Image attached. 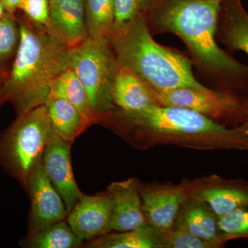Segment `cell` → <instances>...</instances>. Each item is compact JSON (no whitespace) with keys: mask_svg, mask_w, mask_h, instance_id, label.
I'll return each instance as SVG.
<instances>
[{"mask_svg":"<svg viewBox=\"0 0 248 248\" xmlns=\"http://www.w3.org/2000/svg\"><path fill=\"white\" fill-rule=\"evenodd\" d=\"M190 195L205 202L217 216L248 205V182L213 174L188 180Z\"/></svg>","mask_w":248,"mask_h":248,"instance_id":"cell-12","label":"cell"},{"mask_svg":"<svg viewBox=\"0 0 248 248\" xmlns=\"http://www.w3.org/2000/svg\"><path fill=\"white\" fill-rule=\"evenodd\" d=\"M139 190L147 221L160 234L174 227L179 210L190 196L188 180L179 184L140 182Z\"/></svg>","mask_w":248,"mask_h":248,"instance_id":"cell-8","label":"cell"},{"mask_svg":"<svg viewBox=\"0 0 248 248\" xmlns=\"http://www.w3.org/2000/svg\"><path fill=\"white\" fill-rule=\"evenodd\" d=\"M85 245L93 248H164L162 236L151 226L134 231L110 232Z\"/></svg>","mask_w":248,"mask_h":248,"instance_id":"cell-19","label":"cell"},{"mask_svg":"<svg viewBox=\"0 0 248 248\" xmlns=\"http://www.w3.org/2000/svg\"><path fill=\"white\" fill-rule=\"evenodd\" d=\"M246 124H247L248 125V128H247V135H248V121L246 122Z\"/></svg>","mask_w":248,"mask_h":248,"instance_id":"cell-31","label":"cell"},{"mask_svg":"<svg viewBox=\"0 0 248 248\" xmlns=\"http://www.w3.org/2000/svg\"><path fill=\"white\" fill-rule=\"evenodd\" d=\"M151 0H115L113 32L123 29L137 16L144 14Z\"/></svg>","mask_w":248,"mask_h":248,"instance_id":"cell-25","label":"cell"},{"mask_svg":"<svg viewBox=\"0 0 248 248\" xmlns=\"http://www.w3.org/2000/svg\"><path fill=\"white\" fill-rule=\"evenodd\" d=\"M140 180L130 178L112 182L106 190L113 203L112 231L124 232L141 229L150 226L143 212Z\"/></svg>","mask_w":248,"mask_h":248,"instance_id":"cell-13","label":"cell"},{"mask_svg":"<svg viewBox=\"0 0 248 248\" xmlns=\"http://www.w3.org/2000/svg\"><path fill=\"white\" fill-rule=\"evenodd\" d=\"M68 66L86 89L95 123H102L116 107L112 91L120 66L108 39L89 37L72 47Z\"/></svg>","mask_w":248,"mask_h":248,"instance_id":"cell-6","label":"cell"},{"mask_svg":"<svg viewBox=\"0 0 248 248\" xmlns=\"http://www.w3.org/2000/svg\"><path fill=\"white\" fill-rule=\"evenodd\" d=\"M71 144L62 140L53 130L42 159L46 174L61 196L68 213L84 195L78 187L73 174Z\"/></svg>","mask_w":248,"mask_h":248,"instance_id":"cell-10","label":"cell"},{"mask_svg":"<svg viewBox=\"0 0 248 248\" xmlns=\"http://www.w3.org/2000/svg\"><path fill=\"white\" fill-rule=\"evenodd\" d=\"M53 130L44 104L17 116L0 135V165L25 189L31 174L42 162Z\"/></svg>","mask_w":248,"mask_h":248,"instance_id":"cell-5","label":"cell"},{"mask_svg":"<svg viewBox=\"0 0 248 248\" xmlns=\"http://www.w3.org/2000/svg\"><path fill=\"white\" fill-rule=\"evenodd\" d=\"M50 22L47 30L68 46L89 37L85 0H48Z\"/></svg>","mask_w":248,"mask_h":248,"instance_id":"cell-14","label":"cell"},{"mask_svg":"<svg viewBox=\"0 0 248 248\" xmlns=\"http://www.w3.org/2000/svg\"><path fill=\"white\" fill-rule=\"evenodd\" d=\"M21 40L20 28L16 15L6 13L0 19V69L14 60Z\"/></svg>","mask_w":248,"mask_h":248,"instance_id":"cell-23","label":"cell"},{"mask_svg":"<svg viewBox=\"0 0 248 248\" xmlns=\"http://www.w3.org/2000/svg\"><path fill=\"white\" fill-rule=\"evenodd\" d=\"M218 228L225 244L231 240L248 239V205L218 217Z\"/></svg>","mask_w":248,"mask_h":248,"instance_id":"cell-24","label":"cell"},{"mask_svg":"<svg viewBox=\"0 0 248 248\" xmlns=\"http://www.w3.org/2000/svg\"><path fill=\"white\" fill-rule=\"evenodd\" d=\"M49 96L68 101L77 108L91 125L96 124L84 86L71 68L59 75L52 83Z\"/></svg>","mask_w":248,"mask_h":248,"instance_id":"cell-21","label":"cell"},{"mask_svg":"<svg viewBox=\"0 0 248 248\" xmlns=\"http://www.w3.org/2000/svg\"><path fill=\"white\" fill-rule=\"evenodd\" d=\"M19 10L31 22L48 29L50 22L48 0H22Z\"/></svg>","mask_w":248,"mask_h":248,"instance_id":"cell-27","label":"cell"},{"mask_svg":"<svg viewBox=\"0 0 248 248\" xmlns=\"http://www.w3.org/2000/svg\"><path fill=\"white\" fill-rule=\"evenodd\" d=\"M6 14V9H5L4 5H3L2 2H1V0H0V19L4 17Z\"/></svg>","mask_w":248,"mask_h":248,"instance_id":"cell-30","label":"cell"},{"mask_svg":"<svg viewBox=\"0 0 248 248\" xmlns=\"http://www.w3.org/2000/svg\"><path fill=\"white\" fill-rule=\"evenodd\" d=\"M115 0H85L86 23L91 38L108 39L113 32Z\"/></svg>","mask_w":248,"mask_h":248,"instance_id":"cell-22","label":"cell"},{"mask_svg":"<svg viewBox=\"0 0 248 248\" xmlns=\"http://www.w3.org/2000/svg\"><path fill=\"white\" fill-rule=\"evenodd\" d=\"M218 218L208 204L190 195L179 210L174 226L219 248L225 243L218 232Z\"/></svg>","mask_w":248,"mask_h":248,"instance_id":"cell-15","label":"cell"},{"mask_svg":"<svg viewBox=\"0 0 248 248\" xmlns=\"http://www.w3.org/2000/svg\"><path fill=\"white\" fill-rule=\"evenodd\" d=\"M45 106L52 128L64 141L73 143L91 125L77 108L62 98L48 96Z\"/></svg>","mask_w":248,"mask_h":248,"instance_id":"cell-18","label":"cell"},{"mask_svg":"<svg viewBox=\"0 0 248 248\" xmlns=\"http://www.w3.org/2000/svg\"><path fill=\"white\" fill-rule=\"evenodd\" d=\"M161 234L164 248H215L213 245L174 226Z\"/></svg>","mask_w":248,"mask_h":248,"instance_id":"cell-26","label":"cell"},{"mask_svg":"<svg viewBox=\"0 0 248 248\" xmlns=\"http://www.w3.org/2000/svg\"><path fill=\"white\" fill-rule=\"evenodd\" d=\"M102 124L140 150L172 145L199 151H248L247 124L228 128L186 108L155 106L125 111L115 107Z\"/></svg>","mask_w":248,"mask_h":248,"instance_id":"cell-1","label":"cell"},{"mask_svg":"<svg viewBox=\"0 0 248 248\" xmlns=\"http://www.w3.org/2000/svg\"><path fill=\"white\" fill-rule=\"evenodd\" d=\"M6 72V71H5V70L0 69V108H1L2 104H4L2 99V90Z\"/></svg>","mask_w":248,"mask_h":248,"instance_id":"cell-29","label":"cell"},{"mask_svg":"<svg viewBox=\"0 0 248 248\" xmlns=\"http://www.w3.org/2000/svg\"><path fill=\"white\" fill-rule=\"evenodd\" d=\"M218 26V35L227 47L248 55V13L241 0L222 1Z\"/></svg>","mask_w":248,"mask_h":248,"instance_id":"cell-17","label":"cell"},{"mask_svg":"<svg viewBox=\"0 0 248 248\" xmlns=\"http://www.w3.org/2000/svg\"><path fill=\"white\" fill-rule=\"evenodd\" d=\"M157 94L161 106L190 109L218 123L220 121L231 120L246 122L248 119V103L230 92L208 88H180Z\"/></svg>","mask_w":248,"mask_h":248,"instance_id":"cell-7","label":"cell"},{"mask_svg":"<svg viewBox=\"0 0 248 248\" xmlns=\"http://www.w3.org/2000/svg\"><path fill=\"white\" fill-rule=\"evenodd\" d=\"M114 104L125 111L160 105L157 92L128 68L119 66L112 91Z\"/></svg>","mask_w":248,"mask_h":248,"instance_id":"cell-16","label":"cell"},{"mask_svg":"<svg viewBox=\"0 0 248 248\" xmlns=\"http://www.w3.org/2000/svg\"><path fill=\"white\" fill-rule=\"evenodd\" d=\"M113 203L107 191L83 195L66 217L73 231L83 241L92 240L112 231Z\"/></svg>","mask_w":248,"mask_h":248,"instance_id":"cell-11","label":"cell"},{"mask_svg":"<svg viewBox=\"0 0 248 248\" xmlns=\"http://www.w3.org/2000/svg\"><path fill=\"white\" fill-rule=\"evenodd\" d=\"M26 190L31 202L28 232L66 219L68 214L66 205L47 177L42 162L31 174Z\"/></svg>","mask_w":248,"mask_h":248,"instance_id":"cell-9","label":"cell"},{"mask_svg":"<svg viewBox=\"0 0 248 248\" xmlns=\"http://www.w3.org/2000/svg\"><path fill=\"white\" fill-rule=\"evenodd\" d=\"M17 19L20 43L5 75L2 99L19 116L45 104L52 83L68 68L71 47L25 16Z\"/></svg>","mask_w":248,"mask_h":248,"instance_id":"cell-3","label":"cell"},{"mask_svg":"<svg viewBox=\"0 0 248 248\" xmlns=\"http://www.w3.org/2000/svg\"><path fill=\"white\" fill-rule=\"evenodd\" d=\"M83 241L63 220L40 231L28 232L20 246L28 248H77L84 245Z\"/></svg>","mask_w":248,"mask_h":248,"instance_id":"cell-20","label":"cell"},{"mask_svg":"<svg viewBox=\"0 0 248 248\" xmlns=\"http://www.w3.org/2000/svg\"><path fill=\"white\" fill-rule=\"evenodd\" d=\"M4 5L6 13L16 14V11L19 10L22 0H1Z\"/></svg>","mask_w":248,"mask_h":248,"instance_id":"cell-28","label":"cell"},{"mask_svg":"<svg viewBox=\"0 0 248 248\" xmlns=\"http://www.w3.org/2000/svg\"><path fill=\"white\" fill-rule=\"evenodd\" d=\"M120 66L128 68L156 92L180 88L207 89L192 72V61L153 39L144 14L108 38Z\"/></svg>","mask_w":248,"mask_h":248,"instance_id":"cell-4","label":"cell"},{"mask_svg":"<svg viewBox=\"0 0 248 248\" xmlns=\"http://www.w3.org/2000/svg\"><path fill=\"white\" fill-rule=\"evenodd\" d=\"M222 1L151 0L144 15L152 35L178 36L200 69L224 79H239L248 74V67L217 43Z\"/></svg>","mask_w":248,"mask_h":248,"instance_id":"cell-2","label":"cell"}]
</instances>
